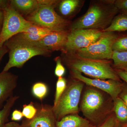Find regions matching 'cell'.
I'll return each mask as SVG.
<instances>
[{
	"instance_id": "cell-39",
	"label": "cell",
	"mask_w": 127,
	"mask_h": 127,
	"mask_svg": "<svg viewBox=\"0 0 127 127\" xmlns=\"http://www.w3.org/2000/svg\"><path fill=\"white\" fill-rule=\"evenodd\" d=\"M1 28H2L1 25H0V34L1 31Z\"/></svg>"
},
{
	"instance_id": "cell-8",
	"label": "cell",
	"mask_w": 127,
	"mask_h": 127,
	"mask_svg": "<svg viewBox=\"0 0 127 127\" xmlns=\"http://www.w3.org/2000/svg\"><path fill=\"white\" fill-rule=\"evenodd\" d=\"M2 10L4 17L0 34V47L9 39L22 33L25 29L33 24L23 18L10 5Z\"/></svg>"
},
{
	"instance_id": "cell-22",
	"label": "cell",
	"mask_w": 127,
	"mask_h": 127,
	"mask_svg": "<svg viewBox=\"0 0 127 127\" xmlns=\"http://www.w3.org/2000/svg\"><path fill=\"white\" fill-rule=\"evenodd\" d=\"M67 86V81L65 78L63 77L58 78L56 86V91L54 104L53 106V107L56 106L60 98L65 90Z\"/></svg>"
},
{
	"instance_id": "cell-36",
	"label": "cell",
	"mask_w": 127,
	"mask_h": 127,
	"mask_svg": "<svg viewBox=\"0 0 127 127\" xmlns=\"http://www.w3.org/2000/svg\"><path fill=\"white\" fill-rule=\"evenodd\" d=\"M118 127H127V123L124 124H120Z\"/></svg>"
},
{
	"instance_id": "cell-6",
	"label": "cell",
	"mask_w": 127,
	"mask_h": 127,
	"mask_svg": "<svg viewBox=\"0 0 127 127\" xmlns=\"http://www.w3.org/2000/svg\"><path fill=\"white\" fill-rule=\"evenodd\" d=\"M26 20L34 25L55 32L66 31L69 25L66 20L57 14L54 5L39 6Z\"/></svg>"
},
{
	"instance_id": "cell-23",
	"label": "cell",
	"mask_w": 127,
	"mask_h": 127,
	"mask_svg": "<svg viewBox=\"0 0 127 127\" xmlns=\"http://www.w3.org/2000/svg\"><path fill=\"white\" fill-rule=\"evenodd\" d=\"M54 32L55 31H53L46 28L32 24L29 27L25 29L22 32H26L35 35L46 36Z\"/></svg>"
},
{
	"instance_id": "cell-32",
	"label": "cell",
	"mask_w": 127,
	"mask_h": 127,
	"mask_svg": "<svg viewBox=\"0 0 127 127\" xmlns=\"http://www.w3.org/2000/svg\"><path fill=\"white\" fill-rule=\"evenodd\" d=\"M8 51V50L6 47L4 46L1 47H0V61L5 54Z\"/></svg>"
},
{
	"instance_id": "cell-2",
	"label": "cell",
	"mask_w": 127,
	"mask_h": 127,
	"mask_svg": "<svg viewBox=\"0 0 127 127\" xmlns=\"http://www.w3.org/2000/svg\"><path fill=\"white\" fill-rule=\"evenodd\" d=\"M114 1L91 5L86 13L73 24L71 31L82 29L104 30L119 11Z\"/></svg>"
},
{
	"instance_id": "cell-17",
	"label": "cell",
	"mask_w": 127,
	"mask_h": 127,
	"mask_svg": "<svg viewBox=\"0 0 127 127\" xmlns=\"http://www.w3.org/2000/svg\"><path fill=\"white\" fill-rule=\"evenodd\" d=\"M113 112L120 124L127 123V107L119 97L113 99Z\"/></svg>"
},
{
	"instance_id": "cell-18",
	"label": "cell",
	"mask_w": 127,
	"mask_h": 127,
	"mask_svg": "<svg viewBox=\"0 0 127 127\" xmlns=\"http://www.w3.org/2000/svg\"><path fill=\"white\" fill-rule=\"evenodd\" d=\"M18 98V96H11L7 100L3 108L0 110V127H5L12 108Z\"/></svg>"
},
{
	"instance_id": "cell-9",
	"label": "cell",
	"mask_w": 127,
	"mask_h": 127,
	"mask_svg": "<svg viewBox=\"0 0 127 127\" xmlns=\"http://www.w3.org/2000/svg\"><path fill=\"white\" fill-rule=\"evenodd\" d=\"M102 30L82 29L72 31L68 33L64 50L67 52H75L91 45L98 40L102 35Z\"/></svg>"
},
{
	"instance_id": "cell-14",
	"label": "cell",
	"mask_w": 127,
	"mask_h": 127,
	"mask_svg": "<svg viewBox=\"0 0 127 127\" xmlns=\"http://www.w3.org/2000/svg\"><path fill=\"white\" fill-rule=\"evenodd\" d=\"M57 127H97L85 118L77 114L64 117L57 122Z\"/></svg>"
},
{
	"instance_id": "cell-34",
	"label": "cell",
	"mask_w": 127,
	"mask_h": 127,
	"mask_svg": "<svg viewBox=\"0 0 127 127\" xmlns=\"http://www.w3.org/2000/svg\"><path fill=\"white\" fill-rule=\"evenodd\" d=\"M5 127H23L22 126H20L17 123L14 122H11L6 123L5 125Z\"/></svg>"
},
{
	"instance_id": "cell-31",
	"label": "cell",
	"mask_w": 127,
	"mask_h": 127,
	"mask_svg": "<svg viewBox=\"0 0 127 127\" xmlns=\"http://www.w3.org/2000/svg\"><path fill=\"white\" fill-rule=\"evenodd\" d=\"M114 69L120 79H122L127 84V72L120 69Z\"/></svg>"
},
{
	"instance_id": "cell-25",
	"label": "cell",
	"mask_w": 127,
	"mask_h": 127,
	"mask_svg": "<svg viewBox=\"0 0 127 127\" xmlns=\"http://www.w3.org/2000/svg\"><path fill=\"white\" fill-rule=\"evenodd\" d=\"M37 112V109L34 106L32 102L23 106L22 113L23 117L28 120H31L34 118Z\"/></svg>"
},
{
	"instance_id": "cell-21",
	"label": "cell",
	"mask_w": 127,
	"mask_h": 127,
	"mask_svg": "<svg viewBox=\"0 0 127 127\" xmlns=\"http://www.w3.org/2000/svg\"><path fill=\"white\" fill-rule=\"evenodd\" d=\"M48 92L47 86L43 83H36L33 85L32 88V92L33 95L41 100H43L45 97Z\"/></svg>"
},
{
	"instance_id": "cell-27",
	"label": "cell",
	"mask_w": 127,
	"mask_h": 127,
	"mask_svg": "<svg viewBox=\"0 0 127 127\" xmlns=\"http://www.w3.org/2000/svg\"><path fill=\"white\" fill-rule=\"evenodd\" d=\"M56 65L55 69V75L58 78L63 77L65 73V69L59 58H56Z\"/></svg>"
},
{
	"instance_id": "cell-10",
	"label": "cell",
	"mask_w": 127,
	"mask_h": 127,
	"mask_svg": "<svg viewBox=\"0 0 127 127\" xmlns=\"http://www.w3.org/2000/svg\"><path fill=\"white\" fill-rule=\"evenodd\" d=\"M70 72L73 79L82 82L87 86L103 91L110 95L113 99L118 97L122 91L123 83L120 81L89 78L75 69H70Z\"/></svg>"
},
{
	"instance_id": "cell-28",
	"label": "cell",
	"mask_w": 127,
	"mask_h": 127,
	"mask_svg": "<svg viewBox=\"0 0 127 127\" xmlns=\"http://www.w3.org/2000/svg\"><path fill=\"white\" fill-rule=\"evenodd\" d=\"M114 3L119 11H127V0H117Z\"/></svg>"
},
{
	"instance_id": "cell-3",
	"label": "cell",
	"mask_w": 127,
	"mask_h": 127,
	"mask_svg": "<svg viewBox=\"0 0 127 127\" xmlns=\"http://www.w3.org/2000/svg\"><path fill=\"white\" fill-rule=\"evenodd\" d=\"M9 60L2 72H8L13 67H20L28 60L37 56L48 55L51 51L36 42H30L15 36L6 41Z\"/></svg>"
},
{
	"instance_id": "cell-37",
	"label": "cell",
	"mask_w": 127,
	"mask_h": 127,
	"mask_svg": "<svg viewBox=\"0 0 127 127\" xmlns=\"http://www.w3.org/2000/svg\"><path fill=\"white\" fill-rule=\"evenodd\" d=\"M121 70H123L127 72V65L125 66V67H124L122 69H121Z\"/></svg>"
},
{
	"instance_id": "cell-7",
	"label": "cell",
	"mask_w": 127,
	"mask_h": 127,
	"mask_svg": "<svg viewBox=\"0 0 127 127\" xmlns=\"http://www.w3.org/2000/svg\"><path fill=\"white\" fill-rule=\"evenodd\" d=\"M118 36L114 32H103L101 36L95 43L75 51L76 56L81 58L93 60L112 59L113 52L112 47Z\"/></svg>"
},
{
	"instance_id": "cell-29",
	"label": "cell",
	"mask_w": 127,
	"mask_h": 127,
	"mask_svg": "<svg viewBox=\"0 0 127 127\" xmlns=\"http://www.w3.org/2000/svg\"><path fill=\"white\" fill-rule=\"evenodd\" d=\"M119 97L123 101L127 107V84L123 83L122 91Z\"/></svg>"
},
{
	"instance_id": "cell-26",
	"label": "cell",
	"mask_w": 127,
	"mask_h": 127,
	"mask_svg": "<svg viewBox=\"0 0 127 127\" xmlns=\"http://www.w3.org/2000/svg\"><path fill=\"white\" fill-rule=\"evenodd\" d=\"M119 124L113 112L102 123L97 127H118Z\"/></svg>"
},
{
	"instance_id": "cell-19",
	"label": "cell",
	"mask_w": 127,
	"mask_h": 127,
	"mask_svg": "<svg viewBox=\"0 0 127 127\" xmlns=\"http://www.w3.org/2000/svg\"><path fill=\"white\" fill-rule=\"evenodd\" d=\"M80 3L78 0H64L60 3L59 10L63 15H69L75 11Z\"/></svg>"
},
{
	"instance_id": "cell-16",
	"label": "cell",
	"mask_w": 127,
	"mask_h": 127,
	"mask_svg": "<svg viewBox=\"0 0 127 127\" xmlns=\"http://www.w3.org/2000/svg\"><path fill=\"white\" fill-rule=\"evenodd\" d=\"M127 31V15L122 13L115 17L111 24L102 32H114Z\"/></svg>"
},
{
	"instance_id": "cell-33",
	"label": "cell",
	"mask_w": 127,
	"mask_h": 127,
	"mask_svg": "<svg viewBox=\"0 0 127 127\" xmlns=\"http://www.w3.org/2000/svg\"><path fill=\"white\" fill-rule=\"evenodd\" d=\"M9 1L7 0H0V9L3 10L9 5Z\"/></svg>"
},
{
	"instance_id": "cell-20",
	"label": "cell",
	"mask_w": 127,
	"mask_h": 127,
	"mask_svg": "<svg viewBox=\"0 0 127 127\" xmlns=\"http://www.w3.org/2000/svg\"><path fill=\"white\" fill-rule=\"evenodd\" d=\"M112 59L113 60L114 69L121 70L127 65V51H113Z\"/></svg>"
},
{
	"instance_id": "cell-13",
	"label": "cell",
	"mask_w": 127,
	"mask_h": 127,
	"mask_svg": "<svg viewBox=\"0 0 127 127\" xmlns=\"http://www.w3.org/2000/svg\"><path fill=\"white\" fill-rule=\"evenodd\" d=\"M17 78L11 73H0V106L10 97L17 86Z\"/></svg>"
},
{
	"instance_id": "cell-11",
	"label": "cell",
	"mask_w": 127,
	"mask_h": 127,
	"mask_svg": "<svg viewBox=\"0 0 127 127\" xmlns=\"http://www.w3.org/2000/svg\"><path fill=\"white\" fill-rule=\"evenodd\" d=\"M53 106L48 105L41 106L34 118L23 121V127H57Z\"/></svg>"
},
{
	"instance_id": "cell-4",
	"label": "cell",
	"mask_w": 127,
	"mask_h": 127,
	"mask_svg": "<svg viewBox=\"0 0 127 127\" xmlns=\"http://www.w3.org/2000/svg\"><path fill=\"white\" fill-rule=\"evenodd\" d=\"M65 61L70 69H75L95 79H112L120 81V78L115 69L106 60L84 59L72 56Z\"/></svg>"
},
{
	"instance_id": "cell-24",
	"label": "cell",
	"mask_w": 127,
	"mask_h": 127,
	"mask_svg": "<svg viewBox=\"0 0 127 127\" xmlns=\"http://www.w3.org/2000/svg\"><path fill=\"white\" fill-rule=\"evenodd\" d=\"M112 50L117 52L127 51V35L118 36L113 45Z\"/></svg>"
},
{
	"instance_id": "cell-5",
	"label": "cell",
	"mask_w": 127,
	"mask_h": 127,
	"mask_svg": "<svg viewBox=\"0 0 127 127\" xmlns=\"http://www.w3.org/2000/svg\"><path fill=\"white\" fill-rule=\"evenodd\" d=\"M84 85L82 82L74 79L68 83L56 106L52 107L57 121L68 115L78 113Z\"/></svg>"
},
{
	"instance_id": "cell-1",
	"label": "cell",
	"mask_w": 127,
	"mask_h": 127,
	"mask_svg": "<svg viewBox=\"0 0 127 127\" xmlns=\"http://www.w3.org/2000/svg\"><path fill=\"white\" fill-rule=\"evenodd\" d=\"M80 101V110L85 118L97 127L113 112V98L93 87L87 86Z\"/></svg>"
},
{
	"instance_id": "cell-15",
	"label": "cell",
	"mask_w": 127,
	"mask_h": 127,
	"mask_svg": "<svg viewBox=\"0 0 127 127\" xmlns=\"http://www.w3.org/2000/svg\"><path fill=\"white\" fill-rule=\"evenodd\" d=\"M10 2L15 9L25 14H31L40 6L38 0H12Z\"/></svg>"
},
{
	"instance_id": "cell-35",
	"label": "cell",
	"mask_w": 127,
	"mask_h": 127,
	"mask_svg": "<svg viewBox=\"0 0 127 127\" xmlns=\"http://www.w3.org/2000/svg\"><path fill=\"white\" fill-rule=\"evenodd\" d=\"M4 13L2 10L0 9V25H2L3 22Z\"/></svg>"
},
{
	"instance_id": "cell-38",
	"label": "cell",
	"mask_w": 127,
	"mask_h": 127,
	"mask_svg": "<svg viewBox=\"0 0 127 127\" xmlns=\"http://www.w3.org/2000/svg\"><path fill=\"white\" fill-rule=\"evenodd\" d=\"M121 12H122V13H123V14H126V15H127V11H121Z\"/></svg>"
},
{
	"instance_id": "cell-12",
	"label": "cell",
	"mask_w": 127,
	"mask_h": 127,
	"mask_svg": "<svg viewBox=\"0 0 127 127\" xmlns=\"http://www.w3.org/2000/svg\"><path fill=\"white\" fill-rule=\"evenodd\" d=\"M68 33L67 31L54 32L36 43L51 51L64 50Z\"/></svg>"
},
{
	"instance_id": "cell-30",
	"label": "cell",
	"mask_w": 127,
	"mask_h": 127,
	"mask_svg": "<svg viewBox=\"0 0 127 127\" xmlns=\"http://www.w3.org/2000/svg\"><path fill=\"white\" fill-rule=\"evenodd\" d=\"M23 117L22 112L20 110L16 109L13 111L12 114L11 120L12 121H20Z\"/></svg>"
}]
</instances>
